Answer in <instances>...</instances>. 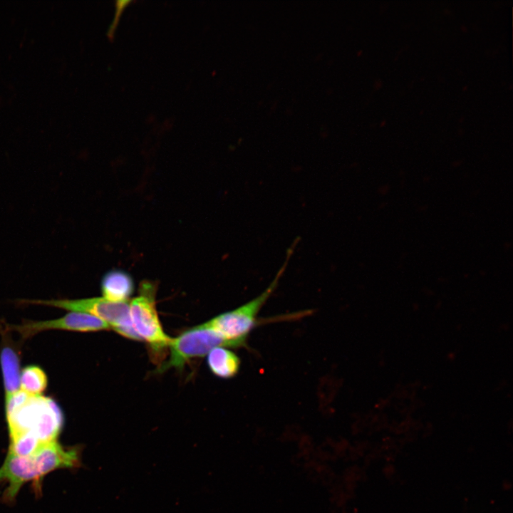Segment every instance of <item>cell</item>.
I'll return each instance as SVG.
<instances>
[{"label": "cell", "instance_id": "cell-1", "mask_svg": "<svg viewBox=\"0 0 513 513\" xmlns=\"http://www.w3.org/2000/svg\"><path fill=\"white\" fill-rule=\"evenodd\" d=\"M79 447L66 448L58 440L41 445L33 452L24 456L7 452L0 467V483L7 487L4 499L10 502L15 499L21 487L32 482L40 489V483L48 473L62 468H76L81 464Z\"/></svg>", "mask_w": 513, "mask_h": 513}, {"label": "cell", "instance_id": "cell-2", "mask_svg": "<svg viewBox=\"0 0 513 513\" xmlns=\"http://www.w3.org/2000/svg\"><path fill=\"white\" fill-rule=\"evenodd\" d=\"M10 440L20 437L43 445L57 440L64 423L63 412L51 398L31 395L12 413L6 415Z\"/></svg>", "mask_w": 513, "mask_h": 513}, {"label": "cell", "instance_id": "cell-3", "mask_svg": "<svg viewBox=\"0 0 513 513\" xmlns=\"http://www.w3.org/2000/svg\"><path fill=\"white\" fill-rule=\"evenodd\" d=\"M286 264L287 261L260 295L235 309L204 322L205 325L224 338L231 348L244 346L251 331L258 324L259 312L277 287Z\"/></svg>", "mask_w": 513, "mask_h": 513}, {"label": "cell", "instance_id": "cell-4", "mask_svg": "<svg viewBox=\"0 0 513 513\" xmlns=\"http://www.w3.org/2000/svg\"><path fill=\"white\" fill-rule=\"evenodd\" d=\"M21 303L41 304L63 309L70 311L93 315L105 323L121 336L141 341L133 326L128 301H113L104 297L81 299L21 300Z\"/></svg>", "mask_w": 513, "mask_h": 513}, {"label": "cell", "instance_id": "cell-5", "mask_svg": "<svg viewBox=\"0 0 513 513\" xmlns=\"http://www.w3.org/2000/svg\"><path fill=\"white\" fill-rule=\"evenodd\" d=\"M156 285L145 281L141 283L139 294L130 303V319L136 333L155 351L167 347L172 341L160 323L155 306Z\"/></svg>", "mask_w": 513, "mask_h": 513}, {"label": "cell", "instance_id": "cell-6", "mask_svg": "<svg viewBox=\"0 0 513 513\" xmlns=\"http://www.w3.org/2000/svg\"><path fill=\"white\" fill-rule=\"evenodd\" d=\"M231 348L229 343L212 329L202 323L172 338L170 356L157 368L161 373L170 368H182L192 358L207 355L214 348Z\"/></svg>", "mask_w": 513, "mask_h": 513}, {"label": "cell", "instance_id": "cell-7", "mask_svg": "<svg viewBox=\"0 0 513 513\" xmlns=\"http://www.w3.org/2000/svg\"><path fill=\"white\" fill-rule=\"evenodd\" d=\"M111 329L103 320L88 314L71 311L64 316L46 321H25L21 324L9 325L8 331H14L23 338H28L38 333L48 330H63L78 332H93Z\"/></svg>", "mask_w": 513, "mask_h": 513}, {"label": "cell", "instance_id": "cell-8", "mask_svg": "<svg viewBox=\"0 0 513 513\" xmlns=\"http://www.w3.org/2000/svg\"><path fill=\"white\" fill-rule=\"evenodd\" d=\"M133 290V279L122 271L115 270L107 273L101 282L103 297L113 301H128Z\"/></svg>", "mask_w": 513, "mask_h": 513}, {"label": "cell", "instance_id": "cell-9", "mask_svg": "<svg viewBox=\"0 0 513 513\" xmlns=\"http://www.w3.org/2000/svg\"><path fill=\"white\" fill-rule=\"evenodd\" d=\"M208 367L212 373L222 378L235 376L240 368V359L237 354L224 347H217L207 355Z\"/></svg>", "mask_w": 513, "mask_h": 513}, {"label": "cell", "instance_id": "cell-10", "mask_svg": "<svg viewBox=\"0 0 513 513\" xmlns=\"http://www.w3.org/2000/svg\"><path fill=\"white\" fill-rule=\"evenodd\" d=\"M0 363L6 398L21 389L19 357L16 351L9 346H4L0 353Z\"/></svg>", "mask_w": 513, "mask_h": 513}, {"label": "cell", "instance_id": "cell-11", "mask_svg": "<svg viewBox=\"0 0 513 513\" xmlns=\"http://www.w3.org/2000/svg\"><path fill=\"white\" fill-rule=\"evenodd\" d=\"M46 373L37 366H28L20 375V388L31 395H41L47 387Z\"/></svg>", "mask_w": 513, "mask_h": 513}]
</instances>
